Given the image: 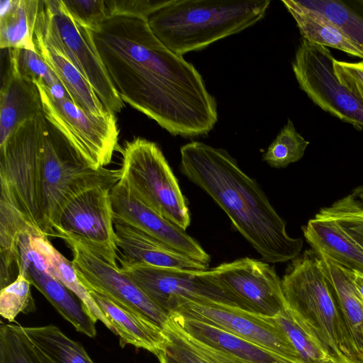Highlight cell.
Returning <instances> with one entry per match:
<instances>
[{
	"mask_svg": "<svg viewBox=\"0 0 363 363\" xmlns=\"http://www.w3.org/2000/svg\"><path fill=\"white\" fill-rule=\"evenodd\" d=\"M318 216L339 222L351 235L363 242V206L351 194L320 209Z\"/></svg>",
	"mask_w": 363,
	"mask_h": 363,
	"instance_id": "obj_36",
	"label": "cell"
},
{
	"mask_svg": "<svg viewBox=\"0 0 363 363\" xmlns=\"http://www.w3.org/2000/svg\"><path fill=\"white\" fill-rule=\"evenodd\" d=\"M113 186H94L73 197L62 208L55 233L64 240L81 242L118 266L119 250L111 199Z\"/></svg>",
	"mask_w": 363,
	"mask_h": 363,
	"instance_id": "obj_12",
	"label": "cell"
},
{
	"mask_svg": "<svg viewBox=\"0 0 363 363\" xmlns=\"http://www.w3.org/2000/svg\"><path fill=\"white\" fill-rule=\"evenodd\" d=\"M0 363H40L23 326L1 322Z\"/></svg>",
	"mask_w": 363,
	"mask_h": 363,
	"instance_id": "obj_32",
	"label": "cell"
},
{
	"mask_svg": "<svg viewBox=\"0 0 363 363\" xmlns=\"http://www.w3.org/2000/svg\"><path fill=\"white\" fill-rule=\"evenodd\" d=\"M333 66L340 83L363 105V60L349 62L335 59Z\"/></svg>",
	"mask_w": 363,
	"mask_h": 363,
	"instance_id": "obj_38",
	"label": "cell"
},
{
	"mask_svg": "<svg viewBox=\"0 0 363 363\" xmlns=\"http://www.w3.org/2000/svg\"><path fill=\"white\" fill-rule=\"evenodd\" d=\"M308 144L289 119L264 153L262 160L272 167L284 168L301 160Z\"/></svg>",
	"mask_w": 363,
	"mask_h": 363,
	"instance_id": "obj_31",
	"label": "cell"
},
{
	"mask_svg": "<svg viewBox=\"0 0 363 363\" xmlns=\"http://www.w3.org/2000/svg\"><path fill=\"white\" fill-rule=\"evenodd\" d=\"M169 1L105 0L108 15H132L148 17Z\"/></svg>",
	"mask_w": 363,
	"mask_h": 363,
	"instance_id": "obj_39",
	"label": "cell"
},
{
	"mask_svg": "<svg viewBox=\"0 0 363 363\" xmlns=\"http://www.w3.org/2000/svg\"><path fill=\"white\" fill-rule=\"evenodd\" d=\"M114 220L118 261L130 264L204 270L208 267L171 248L140 230Z\"/></svg>",
	"mask_w": 363,
	"mask_h": 363,
	"instance_id": "obj_18",
	"label": "cell"
},
{
	"mask_svg": "<svg viewBox=\"0 0 363 363\" xmlns=\"http://www.w3.org/2000/svg\"><path fill=\"white\" fill-rule=\"evenodd\" d=\"M351 194L363 206V184L354 189Z\"/></svg>",
	"mask_w": 363,
	"mask_h": 363,
	"instance_id": "obj_42",
	"label": "cell"
},
{
	"mask_svg": "<svg viewBox=\"0 0 363 363\" xmlns=\"http://www.w3.org/2000/svg\"><path fill=\"white\" fill-rule=\"evenodd\" d=\"M40 363H95L81 343L58 327H23Z\"/></svg>",
	"mask_w": 363,
	"mask_h": 363,
	"instance_id": "obj_27",
	"label": "cell"
},
{
	"mask_svg": "<svg viewBox=\"0 0 363 363\" xmlns=\"http://www.w3.org/2000/svg\"><path fill=\"white\" fill-rule=\"evenodd\" d=\"M330 50L302 38L292 62L300 88L323 111L363 129V105L342 86L334 71Z\"/></svg>",
	"mask_w": 363,
	"mask_h": 363,
	"instance_id": "obj_11",
	"label": "cell"
},
{
	"mask_svg": "<svg viewBox=\"0 0 363 363\" xmlns=\"http://www.w3.org/2000/svg\"><path fill=\"white\" fill-rule=\"evenodd\" d=\"M7 52L22 77L33 82L42 83L57 97L70 99L57 76L37 51L9 48Z\"/></svg>",
	"mask_w": 363,
	"mask_h": 363,
	"instance_id": "obj_30",
	"label": "cell"
},
{
	"mask_svg": "<svg viewBox=\"0 0 363 363\" xmlns=\"http://www.w3.org/2000/svg\"><path fill=\"white\" fill-rule=\"evenodd\" d=\"M121 152L120 181L144 204L186 230L191 223L187 202L159 146L135 138Z\"/></svg>",
	"mask_w": 363,
	"mask_h": 363,
	"instance_id": "obj_7",
	"label": "cell"
},
{
	"mask_svg": "<svg viewBox=\"0 0 363 363\" xmlns=\"http://www.w3.org/2000/svg\"><path fill=\"white\" fill-rule=\"evenodd\" d=\"M291 261L281 279L287 307L328 358L358 363L320 257L309 249Z\"/></svg>",
	"mask_w": 363,
	"mask_h": 363,
	"instance_id": "obj_5",
	"label": "cell"
},
{
	"mask_svg": "<svg viewBox=\"0 0 363 363\" xmlns=\"http://www.w3.org/2000/svg\"><path fill=\"white\" fill-rule=\"evenodd\" d=\"M350 274L355 288L363 301V272L357 270H350Z\"/></svg>",
	"mask_w": 363,
	"mask_h": 363,
	"instance_id": "obj_40",
	"label": "cell"
},
{
	"mask_svg": "<svg viewBox=\"0 0 363 363\" xmlns=\"http://www.w3.org/2000/svg\"><path fill=\"white\" fill-rule=\"evenodd\" d=\"M208 271L239 308L275 318L287 307L281 279L269 263L244 257L222 263Z\"/></svg>",
	"mask_w": 363,
	"mask_h": 363,
	"instance_id": "obj_14",
	"label": "cell"
},
{
	"mask_svg": "<svg viewBox=\"0 0 363 363\" xmlns=\"http://www.w3.org/2000/svg\"><path fill=\"white\" fill-rule=\"evenodd\" d=\"M269 0H170L151 14L155 36L177 55L202 50L262 19Z\"/></svg>",
	"mask_w": 363,
	"mask_h": 363,
	"instance_id": "obj_3",
	"label": "cell"
},
{
	"mask_svg": "<svg viewBox=\"0 0 363 363\" xmlns=\"http://www.w3.org/2000/svg\"><path fill=\"white\" fill-rule=\"evenodd\" d=\"M157 357L160 363H179L172 359L170 356H169L164 351L160 352Z\"/></svg>",
	"mask_w": 363,
	"mask_h": 363,
	"instance_id": "obj_41",
	"label": "cell"
},
{
	"mask_svg": "<svg viewBox=\"0 0 363 363\" xmlns=\"http://www.w3.org/2000/svg\"><path fill=\"white\" fill-rule=\"evenodd\" d=\"M31 283L25 273H18L12 283L1 289L0 315L12 323L19 313L28 314L36 310L32 296Z\"/></svg>",
	"mask_w": 363,
	"mask_h": 363,
	"instance_id": "obj_33",
	"label": "cell"
},
{
	"mask_svg": "<svg viewBox=\"0 0 363 363\" xmlns=\"http://www.w3.org/2000/svg\"><path fill=\"white\" fill-rule=\"evenodd\" d=\"M34 43L37 52L53 71L76 106L96 116H104L108 112L91 84L68 58L47 43L35 30Z\"/></svg>",
	"mask_w": 363,
	"mask_h": 363,
	"instance_id": "obj_23",
	"label": "cell"
},
{
	"mask_svg": "<svg viewBox=\"0 0 363 363\" xmlns=\"http://www.w3.org/2000/svg\"><path fill=\"white\" fill-rule=\"evenodd\" d=\"M120 264V270L168 315L188 301L237 307L233 298L213 279L208 269L166 268L122 262Z\"/></svg>",
	"mask_w": 363,
	"mask_h": 363,
	"instance_id": "obj_10",
	"label": "cell"
},
{
	"mask_svg": "<svg viewBox=\"0 0 363 363\" xmlns=\"http://www.w3.org/2000/svg\"><path fill=\"white\" fill-rule=\"evenodd\" d=\"M317 254L350 334L358 363H363V301L355 288L350 269L323 253Z\"/></svg>",
	"mask_w": 363,
	"mask_h": 363,
	"instance_id": "obj_22",
	"label": "cell"
},
{
	"mask_svg": "<svg viewBox=\"0 0 363 363\" xmlns=\"http://www.w3.org/2000/svg\"><path fill=\"white\" fill-rule=\"evenodd\" d=\"M169 315L192 337L249 363H292L251 342L204 323L184 318L176 313Z\"/></svg>",
	"mask_w": 363,
	"mask_h": 363,
	"instance_id": "obj_25",
	"label": "cell"
},
{
	"mask_svg": "<svg viewBox=\"0 0 363 363\" xmlns=\"http://www.w3.org/2000/svg\"><path fill=\"white\" fill-rule=\"evenodd\" d=\"M322 363H340V362H335L330 358H326Z\"/></svg>",
	"mask_w": 363,
	"mask_h": 363,
	"instance_id": "obj_43",
	"label": "cell"
},
{
	"mask_svg": "<svg viewBox=\"0 0 363 363\" xmlns=\"http://www.w3.org/2000/svg\"><path fill=\"white\" fill-rule=\"evenodd\" d=\"M89 291L111 323L113 333L118 335L121 347L130 344L155 356L164 351L167 338L162 328L143 315L118 306L99 293Z\"/></svg>",
	"mask_w": 363,
	"mask_h": 363,
	"instance_id": "obj_21",
	"label": "cell"
},
{
	"mask_svg": "<svg viewBox=\"0 0 363 363\" xmlns=\"http://www.w3.org/2000/svg\"><path fill=\"white\" fill-rule=\"evenodd\" d=\"M173 313L251 342L292 363H300L293 344L275 318L208 301H188Z\"/></svg>",
	"mask_w": 363,
	"mask_h": 363,
	"instance_id": "obj_13",
	"label": "cell"
},
{
	"mask_svg": "<svg viewBox=\"0 0 363 363\" xmlns=\"http://www.w3.org/2000/svg\"><path fill=\"white\" fill-rule=\"evenodd\" d=\"M70 14L91 30L98 27L108 16L105 0L62 1Z\"/></svg>",
	"mask_w": 363,
	"mask_h": 363,
	"instance_id": "obj_37",
	"label": "cell"
},
{
	"mask_svg": "<svg viewBox=\"0 0 363 363\" xmlns=\"http://www.w3.org/2000/svg\"><path fill=\"white\" fill-rule=\"evenodd\" d=\"M306 6L325 16L353 40L363 46V17L340 1H301Z\"/></svg>",
	"mask_w": 363,
	"mask_h": 363,
	"instance_id": "obj_34",
	"label": "cell"
},
{
	"mask_svg": "<svg viewBox=\"0 0 363 363\" xmlns=\"http://www.w3.org/2000/svg\"><path fill=\"white\" fill-rule=\"evenodd\" d=\"M18 271V273L26 274L31 284L77 331L89 337H96L97 321L88 313L71 291L48 273L43 259L21 260L19 262Z\"/></svg>",
	"mask_w": 363,
	"mask_h": 363,
	"instance_id": "obj_19",
	"label": "cell"
},
{
	"mask_svg": "<svg viewBox=\"0 0 363 363\" xmlns=\"http://www.w3.org/2000/svg\"><path fill=\"white\" fill-rule=\"evenodd\" d=\"M120 178V169L89 167L47 121L40 151L38 179L39 228L43 233L55 236L60 213L73 197L94 186H114Z\"/></svg>",
	"mask_w": 363,
	"mask_h": 363,
	"instance_id": "obj_6",
	"label": "cell"
},
{
	"mask_svg": "<svg viewBox=\"0 0 363 363\" xmlns=\"http://www.w3.org/2000/svg\"><path fill=\"white\" fill-rule=\"evenodd\" d=\"M302 230L305 239L315 252L327 255L348 269L363 272V242L339 222L315 214Z\"/></svg>",
	"mask_w": 363,
	"mask_h": 363,
	"instance_id": "obj_20",
	"label": "cell"
},
{
	"mask_svg": "<svg viewBox=\"0 0 363 363\" xmlns=\"http://www.w3.org/2000/svg\"><path fill=\"white\" fill-rule=\"evenodd\" d=\"M45 235L37 236L38 247L44 257L48 272L60 281L80 301L88 313L96 320L101 321L113 333L112 325L103 311L92 298L89 291L79 281L72 261L58 252Z\"/></svg>",
	"mask_w": 363,
	"mask_h": 363,
	"instance_id": "obj_29",
	"label": "cell"
},
{
	"mask_svg": "<svg viewBox=\"0 0 363 363\" xmlns=\"http://www.w3.org/2000/svg\"><path fill=\"white\" fill-rule=\"evenodd\" d=\"M91 31L123 102L174 136L212 130L218 121L214 96L196 68L155 36L147 18L108 15Z\"/></svg>",
	"mask_w": 363,
	"mask_h": 363,
	"instance_id": "obj_1",
	"label": "cell"
},
{
	"mask_svg": "<svg viewBox=\"0 0 363 363\" xmlns=\"http://www.w3.org/2000/svg\"><path fill=\"white\" fill-rule=\"evenodd\" d=\"M163 330L167 338L164 351L179 363H249L192 337L170 315Z\"/></svg>",
	"mask_w": 363,
	"mask_h": 363,
	"instance_id": "obj_28",
	"label": "cell"
},
{
	"mask_svg": "<svg viewBox=\"0 0 363 363\" xmlns=\"http://www.w3.org/2000/svg\"><path fill=\"white\" fill-rule=\"evenodd\" d=\"M281 2L295 20L303 38L311 43L335 48L363 59V46L325 16L306 6L301 1L282 0Z\"/></svg>",
	"mask_w": 363,
	"mask_h": 363,
	"instance_id": "obj_24",
	"label": "cell"
},
{
	"mask_svg": "<svg viewBox=\"0 0 363 363\" xmlns=\"http://www.w3.org/2000/svg\"><path fill=\"white\" fill-rule=\"evenodd\" d=\"M35 31L65 55L89 82L108 112L124 107L96 46L92 31L77 21L62 0L41 1Z\"/></svg>",
	"mask_w": 363,
	"mask_h": 363,
	"instance_id": "obj_8",
	"label": "cell"
},
{
	"mask_svg": "<svg viewBox=\"0 0 363 363\" xmlns=\"http://www.w3.org/2000/svg\"><path fill=\"white\" fill-rule=\"evenodd\" d=\"M47 120H28L0 145V242L11 245L24 232L39 228L40 151ZM45 235V234H44Z\"/></svg>",
	"mask_w": 363,
	"mask_h": 363,
	"instance_id": "obj_4",
	"label": "cell"
},
{
	"mask_svg": "<svg viewBox=\"0 0 363 363\" xmlns=\"http://www.w3.org/2000/svg\"><path fill=\"white\" fill-rule=\"evenodd\" d=\"M357 3L359 5V6L363 9V1H357Z\"/></svg>",
	"mask_w": 363,
	"mask_h": 363,
	"instance_id": "obj_44",
	"label": "cell"
},
{
	"mask_svg": "<svg viewBox=\"0 0 363 363\" xmlns=\"http://www.w3.org/2000/svg\"><path fill=\"white\" fill-rule=\"evenodd\" d=\"M113 220L130 225L206 266L209 255L192 237L137 199L121 181L111 190Z\"/></svg>",
	"mask_w": 363,
	"mask_h": 363,
	"instance_id": "obj_16",
	"label": "cell"
},
{
	"mask_svg": "<svg viewBox=\"0 0 363 363\" xmlns=\"http://www.w3.org/2000/svg\"><path fill=\"white\" fill-rule=\"evenodd\" d=\"M275 318L293 344L300 363H322L328 358L318 343L298 323L288 307Z\"/></svg>",
	"mask_w": 363,
	"mask_h": 363,
	"instance_id": "obj_35",
	"label": "cell"
},
{
	"mask_svg": "<svg viewBox=\"0 0 363 363\" xmlns=\"http://www.w3.org/2000/svg\"><path fill=\"white\" fill-rule=\"evenodd\" d=\"M6 52L0 89V145L23 123L43 114L38 86L20 74Z\"/></svg>",
	"mask_w": 363,
	"mask_h": 363,
	"instance_id": "obj_17",
	"label": "cell"
},
{
	"mask_svg": "<svg viewBox=\"0 0 363 363\" xmlns=\"http://www.w3.org/2000/svg\"><path fill=\"white\" fill-rule=\"evenodd\" d=\"M180 153L182 173L223 209L263 261L285 262L300 255L303 240L287 233L286 222L259 184L225 150L193 141Z\"/></svg>",
	"mask_w": 363,
	"mask_h": 363,
	"instance_id": "obj_2",
	"label": "cell"
},
{
	"mask_svg": "<svg viewBox=\"0 0 363 363\" xmlns=\"http://www.w3.org/2000/svg\"><path fill=\"white\" fill-rule=\"evenodd\" d=\"M72 253L74 271L88 291L99 293L118 306L143 315L161 328L169 316L157 306L128 277L81 242L65 240Z\"/></svg>",
	"mask_w": 363,
	"mask_h": 363,
	"instance_id": "obj_15",
	"label": "cell"
},
{
	"mask_svg": "<svg viewBox=\"0 0 363 363\" xmlns=\"http://www.w3.org/2000/svg\"><path fill=\"white\" fill-rule=\"evenodd\" d=\"M46 120L66 139L79 157L93 169L106 168L118 147V128L114 113L96 116L67 97H57L39 82Z\"/></svg>",
	"mask_w": 363,
	"mask_h": 363,
	"instance_id": "obj_9",
	"label": "cell"
},
{
	"mask_svg": "<svg viewBox=\"0 0 363 363\" xmlns=\"http://www.w3.org/2000/svg\"><path fill=\"white\" fill-rule=\"evenodd\" d=\"M41 1H0L1 49L37 51L34 43V33Z\"/></svg>",
	"mask_w": 363,
	"mask_h": 363,
	"instance_id": "obj_26",
	"label": "cell"
}]
</instances>
